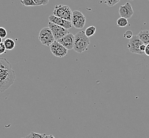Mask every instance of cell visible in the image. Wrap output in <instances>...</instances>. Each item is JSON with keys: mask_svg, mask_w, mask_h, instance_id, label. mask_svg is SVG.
<instances>
[{"mask_svg": "<svg viewBox=\"0 0 149 138\" xmlns=\"http://www.w3.org/2000/svg\"><path fill=\"white\" fill-rule=\"evenodd\" d=\"M48 20L49 22L54 23L58 26L63 27L66 29H70L73 26L71 21H68L63 19L62 18L58 17L55 15H51L48 17Z\"/></svg>", "mask_w": 149, "mask_h": 138, "instance_id": "obj_10", "label": "cell"}, {"mask_svg": "<svg viewBox=\"0 0 149 138\" xmlns=\"http://www.w3.org/2000/svg\"><path fill=\"white\" fill-rule=\"evenodd\" d=\"M117 26L119 27H125L128 24L127 19L123 17H120L116 21Z\"/></svg>", "mask_w": 149, "mask_h": 138, "instance_id": "obj_14", "label": "cell"}, {"mask_svg": "<svg viewBox=\"0 0 149 138\" xmlns=\"http://www.w3.org/2000/svg\"><path fill=\"white\" fill-rule=\"evenodd\" d=\"M96 28L93 26H91L87 28L85 30V33L88 37L93 36L95 34Z\"/></svg>", "mask_w": 149, "mask_h": 138, "instance_id": "obj_15", "label": "cell"}, {"mask_svg": "<svg viewBox=\"0 0 149 138\" xmlns=\"http://www.w3.org/2000/svg\"><path fill=\"white\" fill-rule=\"evenodd\" d=\"M6 48L4 46V43H0V55L6 52Z\"/></svg>", "mask_w": 149, "mask_h": 138, "instance_id": "obj_22", "label": "cell"}, {"mask_svg": "<svg viewBox=\"0 0 149 138\" xmlns=\"http://www.w3.org/2000/svg\"><path fill=\"white\" fill-rule=\"evenodd\" d=\"M50 51L51 53L54 56L57 57H63L66 56L68 53V49L61 45L57 40H55L53 44H52L50 46Z\"/></svg>", "mask_w": 149, "mask_h": 138, "instance_id": "obj_8", "label": "cell"}, {"mask_svg": "<svg viewBox=\"0 0 149 138\" xmlns=\"http://www.w3.org/2000/svg\"><path fill=\"white\" fill-rule=\"evenodd\" d=\"M46 138H48V135H46Z\"/></svg>", "mask_w": 149, "mask_h": 138, "instance_id": "obj_26", "label": "cell"}, {"mask_svg": "<svg viewBox=\"0 0 149 138\" xmlns=\"http://www.w3.org/2000/svg\"><path fill=\"white\" fill-rule=\"evenodd\" d=\"M144 54H146V56H149V44L146 45V48L144 51Z\"/></svg>", "mask_w": 149, "mask_h": 138, "instance_id": "obj_23", "label": "cell"}, {"mask_svg": "<svg viewBox=\"0 0 149 138\" xmlns=\"http://www.w3.org/2000/svg\"><path fill=\"white\" fill-rule=\"evenodd\" d=\"M68 50L73 49L74 42V35L72 33H68L65 36L57 40Z\"/></svg>", "mask_w": 149, "mask_h": 138, "instance_id": "obj_9", "label": "cell"}, {"mask_svg": "<svg viewBox=\"0 0 149 138\" xmlns=\"http://www.w3.org/2000/svg\"><path fill=\"white\" fill-rule=\"evenodd\" d=\"M6 35L7 32L6 29L3 27H0V37L1 38H4L6 37Z\"/></svg>", "mask_w": 149, "mask_h": 138, "instance_id": "obj_20", "label": "cell"}, {"mask_svg": "<svg viewBox=\"0 0 149 138\" xmlns=\"http://www.w3.org/2000/svg\"><path fill=\"white\" fill-rule=\"evenodd\" d=\"M2 38H1L0 37V43H2Z\"/></svg>", "mask_w": 149, "mask_h": 138, "instance_id": "obj_25", "label": "cell"}, {"mask_svg": "<svg viewBox=\"0 0 149 138\" xmlns=\"http://www.w3.org/2000/svg\"></svg>", "mask_w": 149, "mask_h": 138, "instance_id": "obj_29", "label": "cell"}, {"mask_svg": "<svg viewBox=\"0 0 149 138\" xmlns=\"http://www.w3.org/2000/svg\"><path fill=\"white\" fill-rule=\"evenodd\" d=\"M4 45L6 50H12L15 47V42L13 39L11 38H6L4 41Z\"/></svg>", "mask_w": 149, "mask_h": 138, "instance_id": "obj_13", "label": "cell"}, {"mask_svg": "<svg viewBox=\"0 0 149 138\" xmlns=\"http://www.w3.org/2000/svg\"><path fill=\"white\" fill-rule=\"evenodd\" d=\"M129 1H134V0H128Z\"/></svg>", "mask_w": 149, "mask_h": 138, "instance_id": "obj_27", "label": "cell"}, {"mask_svg": "<svg viewBox=\"0 0 149 138\" xmlns=\"http://www.w3.org/2000/svg\"><path fill=\"white\" fill-rule=\"evenodd\" d=\"M46 135L45 134H39L36 132H31L25 138H46Z\"/></svg>", "mask_w": 149, "mask_h": 138, "instance_id": "obj_16", "label": "cell"}, {"mask_svg": "<svg viewBox=\"0 0 149 138\" xmlns=\"http://www.w3.org/2000/svg\"><path fill=\"white\" fill-rule=\"evenodd\" d=\"M119 15L120 17L130 19L134 14V11L132 8L131 4L129 2H127L125 4L119 6Z\"/></svg>", "mask_w": 149, "mask_h": 138, "instance_id": "obj_11", "label": "cell"}, {"mask_svg": "<svg viewBox=\"0 0 149 138\" xmlns=\"http://www.w3.org/2000/svg\"><path fill=\"white\" fill-rule=\"evenodd\" d=\"M48 138H55L54 137V136L53 135H48Z\"/></svg>", "mask_w": 149, "mask_h": 138, "instance_id": "obj_24", "label": "cell"}, {"mask_svg": "<svg viewBox=\"0 0 149 138\" xmlns=\"http://www.w3.org/2000/svg\"><path fill=\"white\" fill-rule=\"evenodd\" d=\"M143 43L136 35H133L127 44V47L130 52L134 54L143 55L140 49L141 45Z\"/></svg>", "mask_w": 149, "mask_h": 138, "instance_id": "obj_7", "label": "cell"}, {"mask_svg": "<svg viewBox=\"0 0 149 138\" xmlns=\"http://www.w3.org/2000/svg\"><path fill=\"white\" fill-rule=\"evenodd\" d=\"M133 36V34L131 30H127L124 34V37L126 39H130Z\"/></svg>", "mask_w": 149, "mask_h": 138, "instance_id": "obj_21", "label": "cell"}, {"mask_svg": "<svg viewBox=\"0 0 149 138\" xmlns=\"http://www.w3.org/2000/svg\"><path fill=\"white\" fill-rule=\"evenodd\" d=\"M15 80V73L11 64L6 58L0 57V92L9 89Z\"/></svg>", "mask_w": 149, "mask_h": 138, "instance_id": "obj_1", "label": "cell"}, {"mask_svg": "<svg viewBox=\"0 0 149 138\" xmlns=\"http://www.w3.org/2000/svg\"><path fill=\"white\" fill-rule=\"evenodd\" d=\"M48 27L51 29L55 40L60 39L68 33H70L68 29L51 22H48Z\"/></svg>", "mask_w": 149, "mask_h": 138, "instance_id": "obj_6", "label": "cell"}, {"mask_svg": "<svg viewBox=\"0 0 149 138\" xmlns=\"http://www.w3.org/2000/svg\"><path fill=\"white\" fill-rule=\"evenodd\" d=\"M139 39L143 42L144 44L146 45L149 44V30H144L141 31L137 35Z\"/></svg>", "mask_w": 149, "mask_h": 138, "instance_id": "obj_12", "label": "cell"}, {"mask_svg": "<svg viewBox=\"0 0 149 138\" xmlns=\"http://www.w3.org/2000/svg\"><path fill=\"white\" fill-rule=\"evenodd\" d=\"M49 0H33L34 2L36 3L37 6H46L47 5Z\"/></svg>", "mask_w": 149, "mask_h": 138, "instance_id": "obj_19", "label": "cell"}, {"mask_svg": "<svg viewBox=\"0 0 149 138\" xmlns=\"http://www.w3.org/2000/svg\"><path fill=\"white\" fill-rule=\"evenodd\" d=\"M20 3L26 6H37L33 0H20Z\"/></svg>", "mask_w": 149, "mask_h": 138, "instance_id": "obj_17", "label": "cell"}, {"mask_svg": "<svg viewBox=\"0 0 149 138\" xmlns=\"http://www.w3.org/2000/svg\"><path fill=\"white\" fill-rule=\"evenodd\" d=\"M90 40L86 36L85 31L81 30L74 35L73 49L78 53H82L88 48Z\"/></svg>", "mask_w": 149, "mask_h": 138, "instance_id": "obj_2", "label": "cell"}, {"mask_svg": "<svg viewBox=\"0 0 149 138\" xmlns=\"http://www.w3.org/2000/svg\"><path fill=\"white\" fill-rule=\"evenodd\" d=\"M120 0H104V3L108 6H113L118 3Z\"/></svg>", "mask_w": 149, "mask_h": 138, "instance_id": "obj_18", "label": "cell"}, {"mask_svg": "<svg viewBox=\"0 0 149 138\" xmlns=\"http://www.w3.org/2000/svg\"><path fill=\"white\" fill-rule=\"evenodd\" d=\"M25 138V137H22V138Z\"/></svg>", "mask_w": 149, "mask_h": 138, "instance_id": "obj_28", "label": "cell"}, {"mask_svg": "<svg viewBox=\"0 0 149 138\" xmlns=\"http://www.w3.org/2000/svg\"><path fill=\"white\" fill-rule=\"evenodd\" d=\"M38 39L42 45L50 46L55 40L51 29L49 27L42 28L39 32Z\"/></svg>", "mask_w": 149, "mask_h": 138, "instance_id": "obj_4", "label": "cell"}, {"mask_svg": "<svg viewBox=\"0 0 149 138\" xmlns=\"http://www.w3.org/2000/svg\"><path fill=\"white\" fill-rule=\"evenodd\" d=\"M72 24L73 27L78 29H82L86 23V18L82 12L79 10L72 12Z\"/></svg>", "mask_w": 149, "mask_h": 138, "instance_id": "obj_5", "label": "cell"}, {"mask_svg": "<svg viewBox=\"0 0 149 138\" xmlns=\"http://www.w3.org/2000/svg\"><path fill=\"white\" fill-rule=\"evenodd\" d=\"M53 15L62 18L68 21H71L72 11L69 6L63 4H58L54 6Z\"/></svg>", "mask_w": 149, "mask_h": 138, "instance_id": "obj_3", "label": "cell"}]
</instances>
